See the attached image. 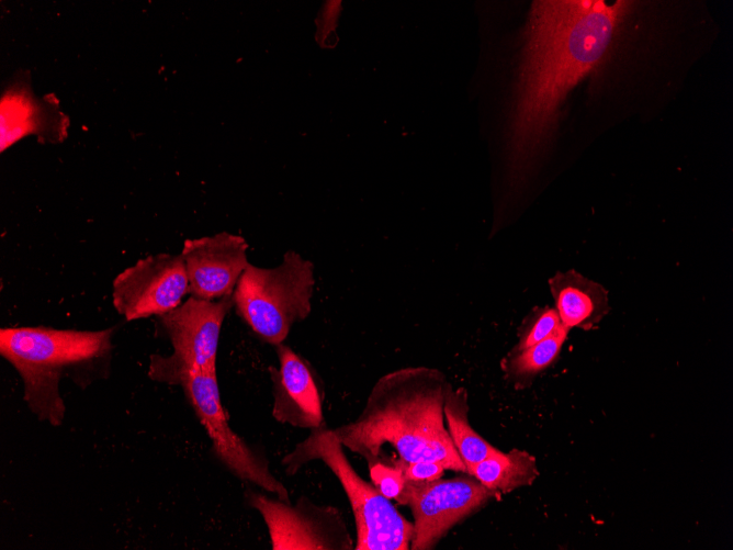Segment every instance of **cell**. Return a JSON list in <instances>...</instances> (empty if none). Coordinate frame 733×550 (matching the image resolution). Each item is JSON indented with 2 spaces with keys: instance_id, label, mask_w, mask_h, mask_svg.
Instances as JSON below:
<instances>
[{
  "instance_id": "30bf717a",
  "label": "cell",
  "mask_w": 733,
  "mask_h": 550,
  "mask_svg": "<svg viewBox=\"0 0 733 550\" xmlns=\"http://www.w3.org/2000/svg\"><path fill=\"white\" fill-rule=\"evenodd\" d=\"M189 294L181 255L145 257L120 272L112 282V303L126 321L161 316Z\"/></svg>"
},
{
  "instance_id": "52a82bcc",
  "label": "cell",
  "mask_w": 733,
  "mask_h": 550,
  "mask_svg": "<svg viewBox=\"0 0 733 550\" xmlns=\"http://www.w3.org/2000/svg\"><path fill=\"white\" fill-rule=\"evenodd\" d=\"M180 386L210 437L214 454L226 469L238 479L291 503L287 489L271 472L267 458L230 428L222 405L216 372L189 375Z\"/></svg>"
},
{
  "instance_id": "e0dca14e",
  "label": "cell",
  "mask_w": 733,
  "mask_h": 550,
  "mask_svg": "<svg viewBox=\"0 0 733 550\" xmlns=\"http://www.w3.org/2000/svg\"><path fill=\"white\" fill-rule=\"evenodd\" d=\"M570 329L562 325L553 335L521 350H510L501 360L507 381L517 388L529 386L542 372L560 358Z\"/></svg>"
},
{
  "instance_id": "7a4b0ae2",
  "label": "cell",
  "mask_w": 733,
  "mask_h": 550,
  "mask_svg": "<svg viewBox=\"0 0 733 550\" xmlns=\"http://www.w3.org/2000/svg\"><path fill=\"white\" fill-rule=\"evenodd\" d=\"M450 388L437 369L394 370L375 382L361 413L332 431L343 448L366 462L393 450L384 461H437L446 470L467 473L444 423Z\"/></svg>"
},
{
  "instance_id": "277c9868",
  "label": "cell",
  "mask_w": 733,
  "mask_h": 550,
  "mask_svg": "<svg viewBox=\"0 0 733 550\" xmlns=\"http://www.w3.org/2000/svg\"><path fill=\"white\" fill-rule=\"evenodd\" d=\"M313 460L322 461L342 485L354 517L356 550L410 549L413 523L356 472L332 428L326 425L311 429L309 435L283 457L282 464L292 475Z\"/></svg>"
},
{
  "instance_id": "2e32d148",
  "label": "cell",
  "mask_w": 733,
  "mask_h": 550,
  "mask_svg": "<svg viewBox=\"0 0 733 550\" xmlns=\"http://www.w3.org/2000/svg\"><path fill=\"white\" fill-rule=\"evenodd\" d=\"M444 423L452 444L466 471L499 449L492 446L469 422L467 393L464 388L449 389L443 405Z\"/></svg>"
},
{
  "instance_id": "9a60e30c",
  "label": "cell",
  "mask_w": 733,
  "mask_h": 550,
  "mask_svg": "<svg viewBox=\"0 0 733 550\" xmlns=\"http://www.w3.org/2000/svg\"><path fill=\"white\" fill-rule=\"evenodd\" d=\"M486 487L507 494L531 485L539 476L535 458L525 450H498L473 465L469 472Z\"/></svg>"
},
{
  "instance_id": "3957f363",
  "label": "cell",
  "mask_w": 733,
  "mask_h": 550,
  "mask_svg": "<svg viewBox=\"0 0 733 550\" xmlns=\"http://www.w3.org/2000/svg\"><path fill=\"white\" fill-rule=\"evenodd\" d=\"M114 328L100 330L53 327H3L0 353L18 371L31 412L53 426L61 425L66 406L59 383L69 378L84 389L110 374Z\"/></svg>"
},
{
  "instance_id": "9c48e42d",
  "label": "cell",
  "mask_w": 733,
  "mask_h": 550,
  "mask_svg": "<svg viewBox=\"0 0 733 550\" xmlns=\"http://www.w3.org/2000/svg\"><path fill=\"white\" fill-rule=\"evenodd\" d=\"M500 494L469 473L427 483L407 481L405 505L413 513L410 550H430L460 521Z\"/></svg>"
},
{
  "instance_id": "5bb4252c",
  "label": "cell",
  "mask_w": 733,
  "mask_h": 550,
  "mask_svg": "<svg viewBox=\"0 0 733 550\" xmlns=\"http://www.w3.org/2000/svg\"><path fill=\"white\" fill-rule=\"evenodd\" d=\"M548 284L561 323L570 330L593 329L610 311L607 289L575 269L557 271Z\"/></svg>"
},
{
  "instance_id": "d6986e66",
  "label": "cell",
  "mask_w": 733,
  "mask_h": 550,
  "mask_svg": "<svg viewBox=\"0 0 733 550\" xmlns=\"http://www.w3.org/2000/svg\"><path fill=\"white\" fill-rule=\"evenodd\" d=\"M371 483L387 500L405 505L407 480L402 469L382 459L366 462Z\"/></svg>"
},
{
  "instance_id": "ac0fdd59",
  "label": "cell",
  "mask_w": 733,
  "mask_h": 550,
  "mask_svg": "<svg viewBox=\"0 0 733 550\" xmlns=\"http://www.w3.org/2000/svg\"><path fill=\"white\" fill-rule=\"evenodd\" d=\"M563 324L554 307L535 306L521 322L518 341L511 350H521L553 335Z\"/></svg>"
},
{
  "instance_id": "ba28073f",
  "label": "cell",
  "mask_w": 733,
  "mask_h": 550,
  "mask_svg": "<svg viewBox=\"0 0 733 550\" xmlns=\"http://www.w3.org/2000/svg\"><path fill=\"white\" fill-rule=\"evenodd\" d=\"M246 500L261 515L272 550L354 549L342 513L335 506L315 504L306 496L292 504L251 490Z\"/></svg>"
},
{
  "instance_id": "8992f818",
  "label": "cell",
  "mask_w": 733,
  "mask_h": 550,
  "mask_svg": "<svg viewBox=\"0 0 733 550\" xmlns=\"http://www.w3.org/2000/svg\"><path fill=\"white\" fill-rule=\"evenodd\" d=\"M232 307V295L218 300L190 296L159 316L172 353L150 356L148 377L157 382L180 385L189 375L216 372L221 330Z\"/></svg>"
},
{
  "instance_id": "7c38bea8",
  "label": "cell",
  "mask_w": 733,
  "mask_h": 550,
  "mask_svg": "<svg viewBox=\"0 0 733 550\" xmlns=\"http://www.w3.org/2000/svg\"><path fill=\"white\" fill-rule=\"evenodd\" d=\"M180 255L189 280V294L202 300L232 295L250 265L245 239L227 233L188 239Z\"/></svg>"
},
{
  "instance_id": "5b68a950",
  "label": "cell",
  "mask_w": 733,
  "mask_h": 550,
  "mask_svg": "<svg viewBox=\"0 0 733 550\" xmlns=\"http://www.w3.org/2000/svg\"><path fill=\"white\" fill-rule=\"evenodd\" d=\"M315 283L314 265L289 251L277 267L246 268L232 294L234 307L258 338L275 347L309 315Z\"/></svg>"
},
{
  "instance_id": "6da1fadb",
  "label": "cell",
  "mask_w": 733,
  "mask_h": 550,
  "mask_svg": "<svg viewBox=\"0 0 733 550\" xmlns=\"http://www.w3.org/2000/svg\"><path fill=\"white\" fill-rule=\"evenodd\" d=\"M632 3L532 2L506 130L507 181L515 193L549 149L566 96L608 53Z\"/></svg>"
},
{
  "instance_id": "8fae6325",
  "label": "cell",
  "mask_w": 733,
  "mask_h": 550,
  "mask_svg": "<svg viewBox=\"0 0 733 550\" xmlns=\"http://www.w3.org/2000/svg\"><path fill=\"white\" fill-rule=\"evenodd\" d=\"M275 351L279 366L269 368L273 418L309 430L326 425L324 388L312 364L284 343Z\"/></svg>"
},
{
  "instance_id": "4fadbf2b",
  "label": "cell",
  "mask_w": 733,
  "mask_h": 550,
  "mask_svg": "<svg viewBox=\"0 0 733 550\" xmlns=\"http://www.w3.org/2000/svg\"><path fill=\"white\" fill-rule=\"evenodd\" d=\"M63 120L50 101L35 98L24 82L13 83L1 98V151L29 134L60 141Z\"/></svg>"
},
{
  "instance_id": "ffe728a7",
  "label": "cell",
  "mask_w": 733,
  "mask_h": 550,
  "mask_svg": "<svg viewBox=\"0 0 733 550\" xmlns=\"http://www.w3.org/2000/svg\"><path fill=\"white\" fill-rule=\"evenodd\" d=\"M398 465L405 479L413 483L432 482L443 476L446 468L437 461L419 460L414 462L392 461Z\"/></svg>"
}]
</instances>
